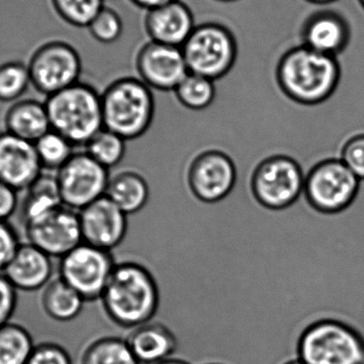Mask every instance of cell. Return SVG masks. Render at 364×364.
<instances>
[{"label":"cell","instance_id":"cell-1","mask_svg":"<svg viewBox=\"0 0 364 364\" xmlns=\"http://www.w3.org/2000/svg\"><path fill=\"white\" fill-rule=\"evenodd\" d=\"M275 75L278 87L289 100L301 106L316 107L335 95L342 70L338 58L299 44L280 55Z\"/></svg>","mask_w":364,"mask_h":364},{"label":"cell","instance_id":"cell-2","mask_svg":"<svg viewBox=\"0 0 364 364\" xmlns=\"http://www.w3.org/2000/svg\"><path fill=\"white\" fill-rule=\"evenodd\" d=\"M159 301V288L153 274L134 262L117 263L100 299L109 318L125 329L151 322Z\"/></svg>","mask_w":364,"mask_h":364},{"label":"cell","instance_id":"cell-3","mask_svg":"<svg viewBox=\"0 0 364 364\" xmlns=\"http://www.w3.org/2000/svg\"><path fill=\"white\" fill-rule=\"evenodd\" d=\"M51 129L75 147L87 143L104 129L102 93L91 83L80 82L45 100Z\"/></svg>","mask_w":364,"mask_h":364},{"label":"cell","instance_id":"cell-4","mask_svg":"<svg viewBox=\"0 0 364 364\" xmlns=\"http://www.w3.org/2000/svg\"><path fill=\"white\" fill-rule=\"evenodd\" d=\"M102 106L104 128L134 140L153 123L155 94L136 76L119 77L102 92Z\"/></svg>","mask_w":364,"mask_h":364},{"label":"cell","instance_id":"cell-5","mask_svg":"<svg viewBox=\"0 0 364 364\" xmlns=\"http://www.w3.org/2000/svg\"><path fill=\"white\" fill-rule=\"evenodd\" d=\"M296 354L305 364H364V336L346 321L316 318L301 333Z\"/></svg>","mask_w":364,"mask_h":364},{"label":"cell","instance_id":"cell-6","mask_svg":"<svg viewBox=\"0 0 364 364\" xmlns=\"http://www.w3.org/2000/svg\"><path fill=\"white\" fill-rule=\"evenodd\" d=\"M181 49L188 73L213 81L228 75L239 55L235 32L227 23L218 21L197 23Z\"/></svg>","mask_w":364,"mask_h":364},{"label":"cell","instance_id":"cell-7","mask_svg":"<svg viewBox=\"0 0 364 364\" xmlns=\"http://www.w3.org/2000/svg\"><path fill=\"white\" fill-rule=\"evenodd\" d=\"M363 181L339 157L318 160L306 174L304 197L320 214L337 215L348 211L358 199Z\"/></svg>","mask_w":364,"mask_h":364},{"label":"cell","instance_id":"cell-8","mask_svg":"<svg viewBox=\"0 0 364 364\" xmlns=\"http://www.w3.org/2000/svg\"><path fill=\"white\" fill-rule=\"evenodd\" d=\"M306 171L289 156H272L263 160L252 174V194L267 209L280 211L297 203L304 195Z\"/></svg>","mask_w":364,"mask_h":364},{"label":"cell","instance_id":"cell-9","mask_svg":"<svg viewBox=\"0 0 364 364\" xmlns=\"http://www.w3.org/2000/svg\"><path fill=\"white\" fill-rule=\"evenodd\" d=\"M31 85L43 95H53L80 82L83 60L76 46L64 41L43 45L30 60Z\"/></svg>","mask_w":364,"mask_h":364},{"label":"cell","instance_id":"cell-10","mask_svg":"<svg viewBox=\"0 0 364 364\" xmlns=\"http://www.w3.org/2000/svg\"><path fill=\"white\" fill-rule=\"evenodd\" d=\"M115 265L112 252L83 242L60 258L59 277L92 303L102 299Z\"/></svg>","mask_w":364,"mask_h":364},{"label":"cell","instance_id":"cell-11","mask_svg":"<svg viewBox=\"0 0 364 364\" xmlns=\"http://www.w3.org/2000/svg\"><path fill=\"white\" fill-rule=\"evenodd\" d=\"M55 181L62 203L79 212L106 196L110 171L85 151H75L72 158L55 172Z\"/></svg>","mask_w":364,"mask_h":364},{"label":"cell","instance_id":"cell-12","mask_svg":"<svg viewBox=\"0 0 364 364\" xmlns=\"http://www.w3.org/2000/svg\"><path fill=\"white\" fill-rule=\"evenodd\" d=\"M28 242L51 258H62L83 243L79 212L62 205L25 223Z\"/></svg>","mask_w":364,"mask_h":364},{"label":"cell","instance_id":"cell-13","mask_svg":"<svg viewBox=\"0 0 364 364\" xmlns=\"http://www.w3.org/2000/svg\"><path fill=\"white\" fill-rule=\"evenodd\" d=\"M237 181L235 162L220 151H203L188 166V188L195 198L203 203L222 201L232 192Z\"/></svg>","mask_w":364,"mask_h":364},{"label":"cell","instance_id":"cell-14","mask_svg":"<svg viewBox=\"0 0 364 364\" xmlns=\"http://www.w3.org/2000/svg\"><path fill=\"white\" fill-rule=\"evenodd\" d=\"M134 70L139 79L158 92H174L188 74L181 47L151 41L136 53Z\"/></svg>","mask_w":364,"mask_h":364},{"label":"cell","instance_id":"cell-15","mask_svg":"<svg viewBox=\"0 0 364 364\" xmlns=\"http://www.w3.org/2000/svg\"><path fill=\"white\" fill-rule=\"evenodd\" d=\"M79 220L83 242L108 252L119 247L127 235V214L107 196L80 210Z\"/></svg>","mask_w":364,"mask_h":364},{"label":"cell","instance_id":"cell-16","mask_svg":"<svg viewBox=\"0 0 364 364\" xmlns=\"http://www.w3.org/2000/svg\"><path fill=\"white\" fill-rule=\"evenodd\" d=\"M43 171L34 143L6 132L0 134V181L17 192L27 191Z\"/></svg>","mask_w":364,"mask_h":364},{"label":"cell","instance_id":"cell-17","mask_svg":"<svg viewBox=\"0 0 364 364\" xmlns=\"http://www.w3.org/2000/svg\"><path fill=\"white\" fill-rule=\"evenodd\" d=\"M352 30L346 17L335 10L308 15L301 28V44L323 55L338 58L348 45Z\"/></svg>","mask_w":364,"mask_h":364},{"label":"cell","instance_id":"cell-18","mask_svg":"<svg viewBox=\"0 0 364 364\" xmlns=\"http://www.w3.org/2000/svg\"><path fill=\"white\" fill-rule=\"evenodd\" d=\"M192 8L183 0L146 11L144 30L151 42L181 47L196 27Z\"/></svg>","mask_w":364,"mask_h":364},{"label":"cell","instance_id":"cell-19","mask_svg":"<svg viewBox=\"0 0 364 364\" xmlns=\"http://www.w3.org/2000/svg\"><path fill=\"white\" fill-rule=\"evenodd\" d=\"M51 257L33 244L21 243L2 274L16 290L25 292L44 289L53 277Z\"/></svg>","mask_w":364,"mask_h":364},{"label":"cell","instance_id":"cell-20","mask_svg":"<svg viewBox=\"0 0 364 364\" xmlns=\"http://www.w3.org/2000/svg\"><path fill=\"white\" fill-rule=\"evenodd\" d=\"M134 356L141 364H157L172 358L177 350L174 333L164 323L151 320L126 338Z\"/></svg>","mask_w":364,"mask_h":364},{"label":"cell","instance_id":"cell-21","mask_svg":"<svg viewBox=\"0 0 364 364\" xmlns=\"http://www.w3.org/2000/svg\"><path fill=\"white\" fill-rule=\"evenodd\" d=\"M4 128V132L17 138L36 143L51 130L45 102L36 100L14 102L6 111Z\"/></svg>","mask_w":364,"mask_h":364},{"label":"cell","instance_id":"cell-22","mask_svg":"<svg viewBox=\"0 0 364 364\" xmlns=\"http://www.w3.org/2000/svg\"><path fill=\"white\" fill-rule=\"evenodd\" d=\"M107 197L127 215L144 209L151 198V188L146 179L134 172L123 170L110 173Z\"/></svg>","mask_w":364,"mask_h":364},{"label":"cell","instance_id":"cell-23","mask_svg":"<svg viewBox=\"0 0 364 364\" xmlns=\"http://www.w3.org/2000/svg\"><path fill=\"white\" fill-rule=\"evenodd\" d=\"M41 305L51 320L70 323L83 314L87 301L58 276L55 279H51L43 290Z\"/></svg>","mask_w":364,"mask_h":364},{"label":"cell","instance_id":"cell-24","mask_svg":"<svg viewBox=\"0 0 364 364\" xmlns=\"http://www.w3.org/2000/svg\"><path fill=\"white\" fill-rule=\"evenodd\" d=\"M80 364H141L126 338L105 337L92 342L80 358Z\"/></svg>","mask_w":364,"mask_h":364},{"label":"cell","instance_id":"cell-25","mask_svg":"<svg viewBox=\"0 0 364 364\" xmlns=\"http://www.w3.org/2000/svg\"><path fill=\"white\" fill-rule=\"evenodd\" d=\"M63 205L60 198L55 176H42L27 190L23 203V223Z\"/></svg>","mask_w":364,"mask_h":364},{"label":"cell","instance_id":"cell-26","mask_svg":"<svg viewBox=\"0 0 364 364\" xmlns=\"http://www.w3.org/2000/svg\"><path fill=\"white\" fill-rule=\"evenodd\" d=\"M34 348L25 327L15 323L0 327V364H26Z\"/></svg>","mask_w":364,"mask_h":364},{"label":"cell","instance_id":"cell-27","mask_svg":"<svg viewBox=\"0 0 364 364\" xmlns=\"http://www.w3.org/2000/svg\"><path fill=\"white\" fill-rule=\"evenodd\" d=\"M83 149L95 161L109 171H112L125 159L127 140L104 128Z\"/></svg>","mask_w":364,"mask_h":364},{"label":"cell","instance_id":"cell-28","mask_svg":"<svg viewBox=\"0 0 364 364\" xmlns=\"http://www.w3.org/2000/svg\"><path fill=\"white\" fill-rule=\"evenodd\" d=\"M174 94L184 108L193 111L205 110L215 100V81L188 73Z\"/></svg>","mask_w":364,"mask_h":364},{"label":"cell","instance_id":"cell-29","mask_svg":"<svg viewBox=\"0 0 364 364\" xmlns=\"http://www.w3.org/2000/svg\"><path fill=\"white\" fill-rule=\"evenodd\" d=\"M31 85L28 64L9 61L0 65V102H18Z\"/></svg>","mask_w":364,"mask_h":364},{"label":"cell","instance_id":"cell-30","mask_svg":"<svg viewBox=\"0 0 364 364\" xmlns=\"http://www.w3.org/2000/svg\"><path fill=\"white\" fill-rule=\"evenodd\" d=\"M34 145L43 170L58 172L75 154L74 145L53 129Z\"/></svg>","mask_w":364,"mask_h":364},{"label":"cell","instance_id":"cell-31","mask_svg":"<svg viewBox=\"0 0 364 364\" xmlns=\"http://www.w3.org/2000/svg\"><path fill=\"white\" fill-rule=\"evenodd\" d=\"M105 0H53L59 16L68 25L87 29L96 15L105 8Z\"/></svg>","mask_w":364,"mask_h":364},{"label":"cell","instance_id":"cell-32","mask_svg":"<svg viewBox=\"0 0 364 364\" xmlns=\"http://www.w3.org/2000/svg\"><path fill=\"white\" fill-rule=\"evenodd\" d=\"M87 33L96 42L111 45L121 40L125 30V23L114 9L105 6L87 28Z\"/></svg>","mask_w":364,"mask_h":364},{"label":"cell","instance_id":"cell-33","mask_svg":"<svg viewBox=\"0 0 364 364\" xmlns=\"http://www.w3.org/2000/svg\"><path fill=\"white\" fill-rule=\"evenodd\" d=\"M339 158L364 182V132H355L344 140L340 147Z\"/></svg>","mask_w":364,"mask_h":364},{"label":"cell","instance_id":"cell-34","mask_svg":"<svg viewBox=\"0 0 364 364\" xmlns=\"http://www.w3.org/2000/svg\"><path fill=\"white\" fill-rule=\"evenodd\" d=\"M26 364H74V361L64 346L44 342L34 348Z\"/></svg>","mask_w":364,"mask_h":364},{"label":"cell","instance_id":"cell-35","mask_svg":"<svg viewBox=\"0 0 364 364\" xmlns=\"http://www.w3.org/2000/svg\"><path fill=\"white\" fill-rule=\"evenodd\" d=\"M19 245L21 243L14 228L8 222L0 220V273L12 260Z\"/></svg>","mask_w":364,"mask_h":364},{"label":"cell","instance_id":"cell-36","mask_svg":"<svg viewBox=\"0 0 364 364\" xmlns=\"http://www.w3.org/2000/svg\"><path fill=\"white\" fill-rule=\"evenodd\" d=\"M17 305V290L0 273V327L10 323Z\"/></svg>","mask_w":364,"mask_h":364},{"label":"cell","instance_id":"cell-37","mask_svg":"<svg viewBox=\"0 0 364 364\" xmlns=\"http://www.w3.org/2000/svg\"><path fill=\"white\" fill-rule=\"evenodd\" d=\"M18 192L0 181V220L8 222L18 205Z\"/></svg>","mask_w":364,"mask_h":364},{"label":"cell","instance_id":"cell-38","mask_svg":"<svg viewBox=\"0 0 364 364\" xmlns=\"http://www.w3.org/2000/svg\"><path fill=\"white\" fill-rule=\"evenodd\" d=\"M134 6L139 8L144 9L145 11L151 10V9L158 8V6H164V4H171L176 0H130Z\"/></svg>","mask_w":364,"mask_h":364},{"label":"cell","instance_id":"cell-39","mask_svg":"<svg viewBox=\"0 0 364 364\" xmlns=\"http://www.w3.org/2000/svg\"><path fill=\"white\" fill-rule=\"evenodd\" d=\"M305 1L316 4V6H325V4H333V2L337 1V0H305Z\"/></svg>","mask_w":364,"mask_h":364},{"label":"cell","instance_id":"cell-40","mask_svg":"<svg viewBox=\"0 0 364 364\" xmlns=\"http://www.w3.org/2000/svg\"><path fill=\"white\" fill-rule=\"evenodd\" d=\"M157 364H190L186 363V361L182 360V359L178 358H170L166 359V360L162 361V363Z\"/></svg>","mask_w":364,"mask_h":364},{"label":"cell","instance_id":"cell-41","mask_svg":"<svg viewBox=\"0 0 364 364\" xmlns=\"http://www.w3.org/2000/svg\"><path fill=\"white\" fill-rule=\"evenodd\" d=\"M214 2L218 4H233V2L240 1V0H213Z\"/></svg>","mask_w":364,"mask_h":364},{"label":"cell","instance_id":"cell-42","mask_svg":"<svg viewBox=\"0 0 364 364\" xmlns=\"http://www.w3.org/2000/svg\"><path fill=\"white\" fill-rule=\"evenodd\" d=\"M284 364H305L304 363H301V360H299V359H293V360H290V361H288V363H284Z\"/></svg>","mask_w":364,"mask_h":364},{"label":"cell","instance_id":"cell-43","mask_svg":"<svg viewBox=\"0 0 364 364\" xmlns=\"http://www.w3.org/2000/svg\"><path fill=\"white\" fill-rule=\"evenodd\" d=\"M359 2H360L361 6L364 9V0H359Z\"/></svg>","mask_w":364,"mask_h":364}]
</instances>
